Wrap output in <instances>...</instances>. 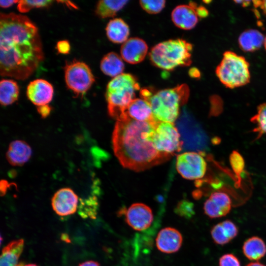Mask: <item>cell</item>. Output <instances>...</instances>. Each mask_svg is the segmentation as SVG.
Returning a JSON list of instances; mask_svg holds the SVG:
<instances>
[{
  "label": "cell",
  "mask_w": 266,
  "mask_h": 266,
  "mask_svg": "<svg viewBox=\"0 0 266 266\" xmlns=\"http://www.w3.org/2000/svg\"><path fill=\"white\" fill-rule=\"evenodd\" d=\"M37 27L27 16L0 15V74L18 80L29 78L43 61Z\"/></svg>",
  "instance_id": "6da1fadb"
},
{
  "label": "cell",
  "mask_w": 266,
  "mask_h": 266,
  "mask_svg": "<svg viewBox=\"0 0 266 266\" xmlns=\"http://www.w3.org/2000/svg\"><path fill=\"white\" fill-rule=\"evenodd\" d=\"M157 121L140 122L129 117L117 121L112 143L115 156L122 166L135 171H141L168 160L160 153L153 141Z\"/></svg>",
  "instance_id": "7a4b0ae2"
},
{
  "label": "cell",
  "mask_w": 266,
  "mask_h": 266,
  "mask_svg": "<svg viewBox=\"0 0 266 266\" xmlns=\"http://www.w3.org/2000/svg\"><path fill=\"white\" fill-rule=\"evenodd\" d=\"M140 96L149 103L157 121L174 123L179 115L180 107L188 100L189 89L185 84L158 91L143 88Z\"/></svg>",
  "instance_id": "3957f363"
},
{
  "label": "cell",
  "mask_w": 266,
  "mask_h": 266,
  "mask_svg": "<svg viewBox=\"0 0 266 266\" xmlns=\"http://www.w3.org/2000/svg\"><path fill=\"white\" fill-rule=\"evenodd\" d=\"M139 89L136 78L129 73H122L110 80L105 93L109 115L116 121L126 118L127 107L134 99L135 92Z\"/></svg>",
  "instance_id": "277c9868"
},
{
  "label": "cell",
  "mask_w": 266,
  "mask_h": 266,
  "mask_svg": "<svg viewBox=\"0 0 266 266\" xmlns=\"http://www.w3.org/2000/svg\"><path fill=\"white\" fill-rule=\"evenodd\" d=\"M192 45L182 39H170L155 45L149 53L151 63L166 70L177 66H188L192 63Z\"/></svg>",
  "instance_id": "5b68a950"
},
{
  "label": "cell",
  "mask_w": 266,
  "mask_h": 266,
  "mask_svg": "<svg viewBox=\"0 0 266 266\" xmlns=\"http://www.w3.org/2000/svg\"><path fill=\"white\" fill-rule=\"evenodd\" d=\"M215 72L220 82L230 89L245 85L250 80L249 63L244 57L231 51L224 53Z\"/></svg>",
  "instance_id": "8992f818"
},
{
  "label": "cell",
  "mask_w": 266,
  "mask_h": 266,
  "mask_svg": "<svg viewBox=\"0 0 266 266\" xmlns=\"http://www.w3.org/2000/svg\"><path fill=\"white\" fill-rule=\"evenodd\" d=\"M64 72L67 88L77 96L85 94L95 80L91 69L83 62L74 60L66 63Z\"/></svg>",
  "instance_id": "52a82bcc"
},
{
  "label": "cell",
  "mask_w": 266,
  "mask_h": 266,
  "mask_svg": "<svg viewBox=\"0 0 266 266\" xmlns=\"http://www.w3.org/2000/svg\"><path fill=\"white\" fill-rule=\"evenodd\" d=\"M153 141L157 151L170 158L180 152L183 145L179 131L173 123L157 122Z\"/></svg>",
  "instance_id": "ba28073f"
},
{
  "label": "cell",
  "mask_w": 266,
  "mask_h": 266,
  "mask_svg": "<svg viewBox=\"0 0 266 266\" xmlns=\"http://www.w3.org/2000/svg\"><path fill=\"white\" fill-rule=\"evenodd\" d=\"M176 167L182 177L189 180H196L204 176L207 164L200 154L189 151L177 156Z\"/></svg>",
  "instance_id": "9c48e42d"
},
{
  "label": "cell",
  "mask_w": 266,
  "mask_h": 266,
  "mask_svg": "<svg viewBox=\"0 0 266 266\" xmlns=\"http://www.w3.org/2000/svg\"><path fill=\"white\" fill-rule=\"evenodd\" d=\"M124 213L127 223L136 231H143L148 228L153 220L151 209L142 203L133 204Z\"/></svg>",
  "instance_id": "30bf717a"
},
{
  "label": "cell",
  "mask_w": 266,
  "mask_h": 266,
  "mask_svg": "<svg viewBox=\"0 0 266 266\" xmlns=\"http://www.w3.org/2000/svg\"><path fill=\"white\" fill-rule=\"evenodd\" d=\"M78 197L70 188H63L58 190L51 200L52 207L60 216L74 214L77 210Z\"/></svg>",
  "instance_id": "8fae6325"
},
{
  "label": "cell",
  "mask_w": 266,
  "mask_h": 266,
  "mask_svg": "<svg viewBox=\"0 0 266 266\" xmlns=\"http://www.w3.org/2000/svg\"><path fill=\"white\" fill-rule=\"evenodd\" d=\"M232 201L229 196L222 192L212 193L204 203L205 214L211 218L227 215L231 210Z\"/></svg>",
  "instance_id": "7c38bea8"
},
{
  "label": "cell",
  "mask_w": 266,
  "mask_h": 266,
  "mask_svg": "<svg viewBox=\"0 0 266 266\" xmlns=\"http://www.w3.org/2000/svg\"><path fill=\"white\" fill-rule=\"evenodd\" d=\"M53 93L52 85L42 79L30 82L27 88L28 99L37 106L48 104L52 100Z\"/></svg>",
  "instance_id": "4fadbf2b"
},
{
  "label": "cell",
  "mask_w": 266,
  "mask_h": 266,
  "mask_svg": "<svg viewBox=\"0 0 266 266\" xmlns=\"http://www.w3.org/2000/svg\"><path fill=\"white\" fill-rule=\"evenodd\" d=\"M148 49L147 43L142 39L132 37L122 44L120 50L121 57L129 64H138L144 59Z\"/></svg>",
  "instance_id": "5bb4252c"
},
{
  "label": "cell",
  "mask_w": 266,
  "mask_h": 266,
  "mask_svg": "<svg viewBox=\"0 0 266 266\" xmlns=\"http://www.w3.org/2000/svg\"><path fill=\"white\" fill-rule=\"evenodd\" d=\"M197 4L190 2L189 5L177 6L171 13V19L174 25L184 30H191L197 24L199 17L196 11Z\"/></svg>",
  "instance_id": "9a60e30c"
},
{
  "label": "cell",
  "mask_w": 266,
  "mask_h": 266,
  "mask_svg": "<svg viewBox=\"0 0 266 266\" xmlns=\"http://www.w3.org/2000/svg\"><path fill=\"white\" fill-rule=\"evenodd\" d=\"M182 241L183 238L180 233L170 227L161 230L156 239L158 249L165 253H172L178 251Z\"/></svg>",
  "instance_id": "2e32d148"
},
{
  "label": "cell",
  "mask_w": 266,
  "mask_h": 266,
  "mask_svg": "<svg viewBox=\"0 0 266 266\" xmlns=\"http://www.w3.org/2000/svg\"><path fill=\"white\" fill-rule=\"evenodd\" d=\"M32 154V148L26 142L16 140L10 143L6 158L11 165L22 166L30 160Z\"/></svg>",
  "instance_id": "e0dca14e"
},
{
  "label": "cell",
  "mask_w": 266,
  "mask_h": 266,
  "mask_svg": "<svg viewBox=\"0 0 266 266\" xmlns=\"http://www.w3.org/2000/svg\"><path fill=\"white\" fill-rule=\"evenodd\" d=\"M238 233L237 226L232 221L226 220L214 225L210 233L214 242L218 245H225L234 238Z\"/></svg>",
  "instance_id": "ac0fdd59"
},
{
  "label": "cell",
  "mask_w": 266,
  "mask_h": 266,
  "mask_svg": "<svg viewBox=\"0 0 266 266\" xmlns=\"http://www.w3.org/2000/svg\"><path fill=\"white\" fill-rule=\"evenodd\" d=\"M129 118L140 122L157 121L149 103L143 99H134L129 104L126 111Z\"/></svg>",
  "instance_id": "d6986e66"
},
{
  "label": "cell",
  "mask_w": 266,
  "mask_h": 266,
  "mask_svg": "<svg viewBox=\"0 0 266 266\" xmlns=\"http://www.w3.org/2000/svg\"><path fill=\"white\" fill-rule=\"evenodd\" d=\"M105 30L107 37L113 43H124L128 39L130 34L129 27L121 18H115L110 20Z\"/></svg>",
  "instance_id": "ffe728a7"
},
{
  "label": "cell",
  "mask_w": 266,
  "mask_h": 266,
  "mask_svg": "<svg viewBox=\"0 0 266 266\" xmlns=\"http://www.w3.org/2000/svg\"><path fill=\"white\" fill-rule=\"evenodd\" d=\"M265 37L257 30H247L240 34L238 44L244 52H254L259 49L264 44Z\"/></svg>",
  "instance_id": "44dd1931"
},
{
  "label": "cell",
  "mask_w": 266,
  "mask_h": 266,
  "mask_svg": "<svg viewBox=\"0 0 266 266\" xmlns=\"http://www.w3.org/2000/svg\"><path fill=\"white\" fill-rule=\"evenodd\" d=\"M24 244V240L19 239L11 241L5 246L0 256V266H18Z\"/></svg>",
  "instance_id": "7402d4cb"
},
{
  "label": "cell",
  "mask_w": 266,
  "mask_h": 266,
  "mask_svg": "<svg viewBox=\"0 0 266 266\" xmlns=\"http://www.w3.org/2000/svg\"><path fill=\"white\" fill-rule=\"evenodd\" d=\"M100 68L105 75L115 77L123 73L124 64L117 53L111 52L103 56L100 62Z\"/></svg>",
  "instance_id": "603a6c76"
},
{
  "label": "cell",
  "mask_w": 266,
  "mask_h": 266,
  "mask_svg": "<svg viewBox=\"0 0 266 266\" xmlns=\"http://www.w3.org/2000/svg\"><path fill=\"white\" fill-rule=\"evenodd\" d=\"M242 251L249 260L258 261L266 254V244L261 238L252 236L244 242Z\"/></svg>",
  "instance_id": "cb8c5ba5"
},
{
  "label": "cell",
  "mask_w": 266,
  "mask_h": 266,
  "mask_svg": "<svg viewBox=\"0 0 266 266\" xmlns=\"http://www.w3.org/2000/svg\"><path fill=\"white\" fill-rule=\"evenodd\" d=\"M19 87L17 83L11 79H2L0 82V102L4 106L10 105L18 98Z\"/></svg>",
  "instance_id": "d4e9b609"
},
{
  "label": "cell",
  "mask_w": 266,
  "mask_h": 266,
  "mask_svg": "<svg viewBox=\"0 0 266 266\" xmlns=\"http://www.w3.org/2000/svg\"><path fill=\"white\" fill-rule=\"evenodd\" d=\"M128 2V0H100L96 5V14L101 18L112 17Z\"/></svg>",
  "instance_id": "484cf974"
},
{
  "label": "cell",
  "mask_w": 266,
  "mask_h": 266,
  "mask_svg": "<svg viewBox=\"0 0 266 266\" xmlns=\"http://www.w3.org/2000/svg\"><path fill=\"white\" fill-rule=\"evenodd\" d=\"M251 121L256 125L254 131L258 133L259 136L266 134V103L258 106L257 111L251 118Z\"/></svg>",
  "instance_id": "4316f807"
},
{
  "label": "cell",
  "mask_w": 266,
  "mask_h": 266,
  "mask_svg": "<svg viewBox=\"0 0 266 266\" xmlns=\"http://www.w3.org/2000/svg\"><path fill=\"white\" fill-rule=\"evenodd\" d=\"M53 1L52 0H19L17 9L21 13H26L34 8L48 7Z\"/></svg>",
  "instance_id": "83f0119b"
},
{
  "label": "cell",
  "mask_w": 266,
  "mask_h": 266,
  "mask_svg": "<svg viewBox=\"0 0 266 266\" xmlns=\"http://www.w3.org/2000/svg\"><path fill=\"white\" fill-rule=\"evenodd\" d=\"M140 5L147 12L150 14H157L161 12L165 6L166 1L160 0H140Z\"/></svg>",
  "instance_id": "f1b7e54d"
},
{
  "label": "cell",
  "mask_w": 266,
  "mask_h": 266,
  "mask_svg": "<svg viewBox=\"0 0 266 266\" xmlns=\"http://www.w3.org/2000/svg\"><path fill=\"white\" fill-rule=\"evenodd\" d=\"M230 162L233 171L239 176L244 168V161L242 156L237 151H233L230 156Z\"/></svg>",
  "instance_id": "f546056e"
},
{
  "label": "cell",
  "mask_w": 266,
  "mask_h": 266,
  "mask_svg": "<svg viewBox=\"0 0 266 266\" xmlns=\"http://www.w3.org/2000/svg\"><path fill=\"white\" fill-rule=\"evenodd\" d=\"M219 266H240L238 259L231 253L222 256L219 260Z\"/></svg>",
  "instance_id": "4dcf8cb0"
},
{
  "label": "cell",
  "mask_w": 266,
  "mask_h": 266,
  "mask_svg": "<svg viewBox=\"0 0 266 266\" xmlns=\"http://www.w3.org/2000/svg\"><path fill=\"white\" fill-rule=\"evenodd\" d=\"M176 212L181 216L189 218L194 214L193 206L190 202H182L177 207Z\"/></svg>",
  "instance_id": "1f68e13d"
},
{
  "label": "cell",
  "mask_w": 266,
  "mask_h": 266,
  "mask_svg": "<svg viewBox=\"0 0 266 266\" xmlns=\"http://www.w3.org/2000/svg\"><path fill=\"white\" fill-rule=\"evenodd\" d=\"M56 48L59 53L67 54L69 52L70 46L67 40H61L57 42Z\"/></svg>",
  "instance_id": "d6a6232c"
},
{
  "label": "cell",
  "mask_w": 266,
  "mask_h": 266,
  "mask_svg": "<svg viewBox=\"0 0 266 266\" xmlns=\"http://www.w3.org/2000/svg\"><path fill=\"white\" fill-rule=\"evenodd\" d=\"M37 110L41 117L45 118L50 114L51 111V107L48 104H46L37 106Z\"/></svg>",
  "instance_id": "836d02e7"
},
{
  "label": "cell",
  "mask_w": 266,
  "mask_h": 266,
  "mask_svg": "<svg viewBox=\"0 0 266 266\" xmlns=\"http://www.w3.org/2000/svg\"><path fill=\"white\" fill-rule=\"evenodd\" d=\"M254 6L255 8L260 7L266 15V0H253Z\"/></svg>",
  "instance_id": "e575fe53"
},
{
  "label": "cell",
  "mask_w": 266,
  "mask_h": 266,
  "mask_svg": "<svg viewBox=\"0 0 266 266\" xmlns=\"http://www.w3.org/2000/svg\"><path fill=\"white\" fill-rule=\"evenodd\" d=\"M196 9L199 17L204 18L208 15V10L202 6H197Z\"/></svg>",
  "instance_id": "d590c367"
},
{
  "label": "cell",
  "mask_w": 266,
  "mask_h": 266,
  "mask_svg": "<svg viewBox=\"0 0 266 266\" xmlns=\"http://www.w3.org/2000/svg\"><path fill=\"white\" fill-rule=\"evenodd\" d=\"M19 0H0V5L2 8H7L15 3L18 2Z\"/></svg>",
  "instance_id": "8d00e7d4"
},
{
  "label": "cell",
  "mask_w": 266,
  "mask_h": 266,
  "mask_svg": "<svg viewBox=\"0 0 266 266\" xmlns=\"http://www.w3.org/2000/svg\"><path fill=\"white\" fill-rule=\"evenodd\" d=\"M78 266H100V264L94 261H88L80 264Z\"/></svg>",
  "instance_id": "74e56055"
},
{
  "label": "cell",
  "mask_w": 266,
  "mask_h": 266,
  "mask_svg": "<svg viewBox=\"0 0 266 266\" xmlns=\"http://www.w3.org/2000/svg\"><path fill=\"white\" fill-rule=\"evenodd\" d=\"M190 75L194 78H198L200 76V72L196 68H192L189 71Z\"/></svg>",
  "instance_id": "f35d334b"
},
{
  "label": "cell",
  "mask_w": 266,
  "mask_h": 266,
  "mask_svg": "<svg viewBox=\"0 0 266 266\" xmlns=\"http://www.w3.org/2000/svg\"><path fill=\"white\" fill-rule=\"evenodd\" d=\"M236 3H240L243 7H246L250 4L251 1L249 0H240V1H234Z\"/></svg>",
  "instance_id": "ab89813d"
},
{
  "label": "cell",
  "mask_w": 266,
  "mask_h": 266,
  "mask_svg": "<svg viewBox=\"0 0 266 266\" xmlns=\"http://www.w3.org/2000/svg\"><path fill=\"white\" fill-rule=\"evenodd\" d=\"M246 266H266L265 265L257 262H252L247 264Z\"/></svg>",
  "instance_id": "60d3db41"
},
{
  "label": "cell",
  "mask_w": 266,
  "mask_h": 266,
  "mask_svg": "<svg viewBox=\"0 0 266 266\" xmlns=\"http://www.w3.org/2000/svg\"><path fill=\"white\" fill-rule=\"evenodd\" d=\"M18 266H37L35 264H27V265H23V264H18Z\"/></svg>",
  "instance_id": "b9f144b4"
},
{
  "label": "cell",
  "mask_w": 266,
  "mask_h": 266,
  "mask_svg": "<svg viewBox=\"0 0 266 266\" xmlns=\"http://www.w3.org/2000/svg\"><path fill=\"white\" fill-rule=\"evenodd\" d=\"M264 46H265V49L266 50V36L265 37V40H264Z\"/></svg>",
  "instance_id": "7bdbcfd3"
}]
</instances>
